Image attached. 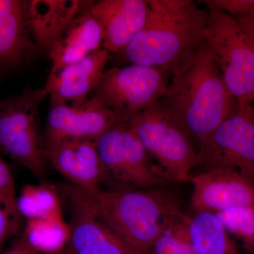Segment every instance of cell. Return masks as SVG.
<instances>
[{
  "label": "cell",
  "instance_id": "6da1fadb",
  "mask_svg": "<svg viewBox=\"0 0 254 254\" xmlns=\"http://www.w3.org/2000/svg\"><path fill=\"white\" fill-rule=\"evenodd\" d=\"M145 26L120 53L129 64L175 74L205 43L209 11L190 0H150Z\"/></svg>",
  "mask_w": 254,
  "mask_h": 254
},
{
  "label": "cell",
  "instance_id": "7a4b0ae2",
  "mask_svg": "<svg viewBox=\"0 0 254 254\" xmlns=\"http://www.w3.org/2000/svg\"><path fill=\"white\" fill-rule=\"evenodd\" d=\"M173 76L162 100L186 127L198 150L231 115L237 100L205 43Z\"/></svg>",
  "mask_w": 254,
  "mask_h": 254
},
{
  "label": "cell",
  "instance_id": "3957f363",
  "mask_svg": "<svg viewBox=\"0 0 254 254\" xmlns=\"http://www.w3.org/2000/svg\"><path fill=\"white\" fill-rule=\"evenodd\" d=\"M80 190L105 225L140 254H150L158 237L185 215L178 198L164 188Z\"/></svg>",
  "mask_w": 254,
  "mask_h": 254
},
{
  "label": "cell",
  "instance_id": "277c9868",
  "mask_svg": "<svg viewBox=\"0 0 254 254\" xmlns=\"http://www.w3.org/2000/svg\"><path fill=\"white\" fill-rule=\"evenodd\" d=\"M170 183L190 182L198 150L190 132L163 100L126 122Z\"/></svg>",
  "mask_w": 254,
  "mask_h": 254
},
{
  "label": "cell",
  "instance_id": "5b68a950",
  "mask_svg": "<svg viewBox=\"0 0 254 254\" xmlns=\"http://www.w3.org/2000/svg\"><path fill=\"white\" fill-rule=\"evenodd\" d=\"M48 96L45 87L28 86L19 94L0 100V152L40 180L48 163L40 107Z\"/></svg>",
  "mask_w": 254,
  "mask_h": 254
},
{
  "label": "cell",
  "instance_id": "8992f818",
  "mask_svg": "<svg viewBox=\"0 0 254 254\" xmlns=\"http://www.w3.org/2000/svg\"><path fill=\"white\" fill-rule=\"evenodd\" d=\"M101 185L111 191L165 188L170 182L126 122H118L96 140Z\"/></svg>",
  "mask_w": 254,
  "mask_h": 254
},
{
  "label": "cell",
  "instance_id": "52a82bcc",
  "mask_svg": "<svg viewBox=\"0 0 254 254\" xmlns=\"http://www.w3.org/2000/svg\"><path fill=\"white\" fill-rule=\"evenodd\" d=\"M205 44L238 103L254 104V50L235 18L208 9Z\"/></svg>",
  "mask_w": 254,
  "mask_h": 254
},
{
  "label": "cell",
  "instance_id": "ba28073f",
  "mask_svg": "<svg viewBox=\"0 0 254 254\" xmlns=\"http://www.w3.org/2000/svg\"><path fill=\"white\" fill-rule=\"evenodd\" d=\"M168 86L166 74L157 68L115 66L105 70L91 97L127 122L162 99Z\"/></svg>",
  "mask_w": 254,
  "mask_h": 254
},
{
  "label": "cell",
  "instance_id": "9c48e42d",
  "mask_svg": "<svg viewBox=\"0 0 254 254\" xmlns=\"http://www.w3.org/2000/svg\"><path fill=\"white\" fill-rule=\"evenodd\" d=\"M198 154V167L203 170L230 169L254 182V104L237 102Z\"/></svg>",
  "mask_w": 254,
  "mask_h": 254
},
{
  "label": "cell",
  "instance_id": "30bf717a",
  "mask_svg": "<svg viewBox=\"0 0 254 254\" xmlns=\"http://www.w3.org/2000/svg\"><path fill=\"white\" fill-rule=\"evenodd\" d=\"M70 207V247L76 254H140L107 226L91 208L81 190L63 188Z\"/></svg>",
  "mask_w": 254,
  "mask_h": 254
},
{
  "label": "cell",
  "instance_id": "8fae6325",
  "mask_svg": "<svg viewBox=\"0 0 254 254\" xmlns=\"http://www.w3.org/2000/svg\"><path fill=\"white\" fill-rule=\"evenodd\" d=\"M121 121L113 111L92 97L80 105L50 106L43 132L46 149L66 138L96 140Z\"/></svg>",
  "mask_w": 254,
  "mask_h": 254
},
{
  "label": "cell",
  "instance_id": "7c38bea8",
  "mask_svg": "<svg viewBox=\"0 0 254 254\" xmlns=\"http://www.w3.org/2000/svg\"><path fill=\"white\" fill-rule=\"evenodd\" d=\"M190 199L194 212L217 213L227 209L254 205V182L234 170L211 168L192 175Z\"/></svg>",
  "mask_w": 254,
  "mask_h": 254
},
{
  "label": "cell",
  "instance_id": "4fadbf2b",
  "mask_svg": "<svg viewBox=\"0 0 254 254\" xmlns=\"http://www.w3.org/2000/svg\"><path fill=\"white\" fill-rule=\"evenodd\" d=\"M111 58V53L102 48L77 63L50 72L44 86L50 106L85 103L99 83Z\"/></svg>",
  "mask_w": 254,
  "mask_h": 254
},
{
  "label": "cell",
  "instance_id": "5bb4252c",
  "mask_svg": "<svg viewBox=\"0 0 254 254\" xmlns=\"http://www.w3.org/2000/svg\"><path fill=\"white\" fill-rule=\"evenodd\" d=\"M91 11L103 26L102 48L118 55L145 26L150 9L146 0H100Z\"/></svg>",
  "mask_w": 254,
  "mask_h": 254
},
{
  "label": "cell",
  "instance_id": "9a60e30c",
  "mask_svg": "<svg viewBox=\"0 0 254 254\" xmlns=\"http://www.w3.org/2000/svg\"><path fill=\"white\" fill-rule=\"evenodd\" d=\"M48 162L71 182L86 191L99 190L101 164L95 140L66 138L46 148Z\"/></svg>",
  "mask_w": 254,
  "mask_h": 254
},
{
  "label": "cell",
  "instance_id": "2e32d148",
  "mask_svg": "<svg viewBox=\"0 0 254 254\" xmlns=\"http://www.w3.org/2000/svg\"><path fill=\"white\" fill-rule=\"evenodd\" d=\"M88 1L23 0L26 28L41 53L49 55L62 33Z\"/></svg>",
  "mask_w": 254,
  "mask_h": 254
},
{
  "label": "cell",
  "instance_id": "e0dca14e",
  "mask_svg": "<svg viewBox=\"0 0 254 254\" xmlns=\"http://www.w3.org/2000/svg\"><path fill=\"white\" fill-rule=\"evenodd\" d=\"M93 1H88L55 42L49 53L53 62L51 72L77 63L102 49L103 26L92 14Z\"/></svg>",
  "mask_w": 254,
  "mask_h": 254
},
{
  "label": "cell",
  "instance_id": "ac0fdd59",
  "mask_svg": "<svg viewBox=\"0 0 254 254\" xmlns=\"http://www.w3.org/2000/svg\"><path fill=\"white\" fill-rule=\"evenodd\" d=\"M41 53L28 33L20 0H0V69L21 67Z\"/></svg>",
  "mask_w": 254,
  "mask_h": 254
},
{
  "label": "cell",
  "instance_id": "d6986e66",
  "mask_svg": "<svg viewBox=\"0 0 254 254\" xmlns=\"http://www.w3.org/2000/svg\"><path fill=\"white\" fill-rule=\"evenodd\" d=\"M187 235L197 254H240L215 213L194 212L185 217Z\"/></svg>",
  "mask_w": 254,
  "mask_h": 254
},
{
  "label": "cell",
  "instance_id": "ffe728a7",
  "mask_svg": "<svg viewBox=\"0 0 254 254\" xmlns=\"http://www.w3.org/2000/svg\"><path fill=\"white\" fill-rule=\"evenodd\" d=\"M23 236L42 254H58L69 244L70 230L63 218L27 220Z\"/></svg>",
  "mask_w": 254,
  "mask_h": 254
},
{
  "label": "cell",
  "instance_id": "44dd1931",
  "mask_svg": "<svg viewBox=\"0 0 254 254\" xmlns=\"http://www.w3.org/2000/svg\"><path fill=\"white\" fill-rule=\"evenodd\" d=\"M17 205L23 218L27 220L62 218L56 190L46 184L23 187L17 197Z\"/></svg>",
  "mask_w": 254,
  "mask_h": 254
},
{
  "label": "cell",
  "instance_id": "7402d4cb",
  "mask_svg": "<svg viewBox=\"0 0 254 254\" xmlns=\"http://www.w3.org/2000/svg\"><path fill=\"white\" fill-rule=\"evenodd\" d=\"M227 232L236 235L254 250V205L227 209L215 213Z\"/></svg>",
  "mask_w": 254,
  "mask_h": 254
},
{
  "label": "cell",
  "instance_id": "603a6c76",
  "mask_svg": "<svg viewBox=\"0 0 254 254\" xmlns=\"http://www.w3.org/2000/svg\"><path fill=\"white\" fill-rule=\"evenodd\" d=\"M22 218L16 195L0 193V250L11 235L19 231Z\"/></svg>",
  "mask_w": 254,
  "mask_h": 254
},
{
  "label": "cell",
  "instance_id": "cb8c5ba5",
  "mask_svg": "<svg viewBox=\"0 0 254 254\" xmlns=\"http://www.w3.org/2000/svg\"><path fill=\"white\" fill-rule=\"evenodd\" d=\"M183 217L165 230L155 241L150 254H180L182 235L185 228Z\"/></svg>",
  "mask_w": 254,
  "mask_h": 254
},
{
  "label": "cell",
  "instance_id": "d4e9b609",
  "mask_svg": "<svg viewBox=\"0 0 254 254\" xmlns=\"http://www.w3.org/2000/svg\"><path fill=\"white\" fill-rule=\"evenodd\" d=\"M208 9L223 11L232 16H242L253 11L254 0H207Z\"/></svg>",
  "mask_w": 254,
  "mask_h": 254
},
{
  "label": "cell",
  "instance_id": "484cf974",
  "mask_svg": "<svg viewBox=\"0 0 254 254\" xmlns=\"http://www.w3.org/2000/svg\"><path fill=\"white\" fill-rule=\"evenodd\" d=\"M0 193L16 195L14 177L9 165L0 155Z\"/></svg>",
  "mask_w": 254,
  "mask_h": 254
},
{
  "label": "cell",
  "instance_id": "4316f807",
  "mask_svg": "<svg viewBox=\"0 0 254 254\" xmlns=\"http://www.w3.org/2000/svg\"><path fill=\"white\" fill-rule=\"evenodd\" d=\"M232 17L238 23L246 38L254 50V9L248 14Z\"/></svg>",
  "mask_w": 254,
  "mask_h": 254
},
{
  "label": "cell",
  "instance_id": "83f0119b",
  "mask_svg": "<svg viewBox=\"0 0 254 254\" xmlns=\"http://www.w3.org/2000/svg\"><path fill=\"white\" fill-rule=\"evenodd\" d=\"M1 254H42L40 252H37L36 250L33 248L27 241L24 238V237L21 236L19 238L11 244L9 248L7 249L4 253Z\"/></svg>",
  "mask_w": 254,
  "mask_h": 254
},
{
  "label": "cell",
  "instance_id": "f1b7e54d",
  "mask_svg": "<svg viewBox=\"0 0 254 254\" xmlns=\"http://www.w3.org/2000/svg\"><path fill=\"white\" fill-rule=\"evenodd\" d=\"M180 254H197L194 249L192 247L188 235H187L186 224H185V230L182 235L181 248H180Z\"/></svg>",
  "mask_w": 254,
  "mask_h": 254
},
{
  "label": "cell",
  "instance_id": "f546056e",
  "mask_svg": "<svg viewBox=\"0 0 254 254\" xmlns=\"http://www.w3.org/2000/svg\"><path fill=\"white\" fill-rule=\"evenodd\" d=\"M75 254V252H73L72 249H71V247H70V245H68L67 247H66V248L64 249L63 251V252H60V254Z\"/></svg>",
  "mask_w": 254,
  "mask_h": 254
}]
</instances>
